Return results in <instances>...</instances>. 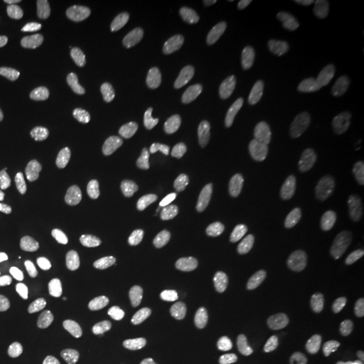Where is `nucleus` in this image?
I'll use <instances>...</instances> for the list:
<instances>
[{
  "mask_svg": "<svg viewBox=\"0 0 364 364\" xmlns=\"http://www.w3.org/2000/svg\"><path fill=\"white\" fill-rule=\"evenodd\" d=\"M75 6V30L82 38L95 37L102 27L100 11L95 0H76Z\"/></svg>",
  "mask_w": 364,
  "mask_h": 364,
  "instance_id": "nucleus-13",
  "label": "nucleus"
},
{
  "mask_svg": "<svg viewBox=\"0 0 364 364\" xmlns=\"http://www.w3.org/2000/svg\"><path fill=\"white\" fill-rule=\"evenodd\" d=\"M287 70V60L281 55H273L248 75L246 88L254 96H260L266 92L272 91L285 77Z\"/></svg>",
  "mask_w": 364,
  "mask_h": 364,
  "instance_id": "nucleus-3",
  "label": "nucleus"
},
{
  "mask_svg": "<svg viewBox=\"0 0 364 364\" xmlns=\"http://www.w3.org/2000/svg\"><path fill=\"white\" fill-rule=\"evenodd\" d=\"M142 313V302L138 296L131 294L122 299L112 318V329L117 336L124 338L138 326Z\"/></svg>",
  "mask_w": 364,
  "mask_h": 364,
  "instance_id": "nucleus-11",
  "label": "nucleus"
},
{
  "mask_svg": "<svg viewBox=\"0 0 364 364\" xmlns=\"http://www.w3.org/2000/svg\"><path fill=\"white\" fill-rule=\"evenodd\" d=\"M178 364H196L195 360H192V359H185V360H182Z\"/></svg>",
  "mask_w": 364,
  "mask_h": 364,
  "instance_id": "nucleus-34",
  "label": "nucleus"
},
{
  "mask_svg": "<svg viewBox=\"0 0 364 364\" xmlns=\"http://www.w3.org/2000/svg\"><path fill=\"white\" fill-rule=\"evenodd\" d=\"M201 182L205 189L209 203L219 205L227 200L230 196V182L224 173V170L216 166L209 165L201 173Z\"/></svg>",
  "mask_w": 364,
  "mask_h": 364,
  "instance_id": "nucleus-17",
  "label": "nucleus"
},
{
  "mask_svg": "<svg viewBox=\"0 0 364 364\" xmlns=\"http://www.w3.org/2000/svg\"><path fill=\"white\" fill-rule=\"evenodd\" d=\"M16 77L13 72H0V95L11 91L15 85Z\"/></svg>",
  "mask_w": 364,
  "mask_h": 364,
  "instance_id": "nucleus-29",
  "label": "nucleus"
},
{
  "mask_svg": "<svg viewBox=\"0 0 364 364\" xmlns=\"http://www.w3.org/2000/svg\"><path fill=\"white\" fill-rule=\"evenodd\" d=\"M134 164L138 171L142 174L144 181L156 189H168L170 186V178L158 168L156 153L149 146H139L134 151Z\"/></svg>",
  "mask_w": 364,
  "mask_h": 364,
  "instance_id": "nucleus-10",
  "label": "nucleus"
},
{
  "mask_svg": "<svg viewBox=\"0 0 364 364\" xmlns=\"http://www.w3.org/2000/svg\"><path fill=\"white\" fill-rule=\"evenodd\" d=\"M277 251L272 245H258L245 251L237 260V267L248 277H260L273 264Z\"/></svg>",
  "mask_w": 364,
  "mask_h": 364,
  "instance_id": "nucleus-12",
  "label": "nucleus"
},
{
  "mask_svg": "<svg viewBox=\"0 0 364 364\" xmlns=\"http://www.w3.org/2000/svg\"><path fill=\"white\" fill-rule=\"evenodd\" d=\"M245 364H267L264 362H260V360H247Z\"/></svg>",
  "mask_w": 364,
  "mask_h": 364,
  "instance_id": "nucleus-35",
  "label": "nucleus"
},
{
  "mask_svg": "<svg viewBox=\"0 0 364 364\" xmlns=\"http://www.w3.org/2000/svg\"><path fill=\"white\" fill-rule=\"evenodd\" d=\"M323 166V147L316 135H304L296 146L293 168L299 177L309 178L316 176Z\"/></svg>",
  "mask_w": 364,
  "mask_h": 364,
  "instance_id": "nucleus-6",
  "label": "nucleus"
},
{
  "mask_svg": "<svg viewBox=\"0 0 364 364\" xmlns=\"http://www.w3.org/2000/svg\"><path fill=\"white\" fill-rule=\"evenodd\" d=\"M14 26L15 30L26 38L38 39L46 33V21L41 14L26 9L14 14Z\"/></svg>",
  "mask_w": 364,
  "mask_h": 364,
  "instance_id": "nucleus-22",
  "label": "nucleus"
},
{
  "mask_svg": "<svg viewBox=\"0 0 364 364\" xmlns=\"http://www.w3.org/2000/svg\"><path fill=\"white\" fill-rule=\"evenodd\" d=\"M348 364H364V348L356 352Z\"/></svg>",
  "mask_w": 364,
  "mask_h": 364,
  "instance_id": "nucleus-31",
  "label": "nucleus"
},
{
  "mask_svg": "<svg viewBox=\"0 0 364 364\" xmlns=\"http://www.w3.org/2000/svg\"><path fill=\"white\" fill-rule=\"evenodd\" d=\"M181 30V19L174 14L146 11L139 14L132 22V31L136 37L149 43H162L173 38Z\"/></svg>",
  "mask_w": 364,
  "mask_h": 364,
  "instance_id": "nucleus-1",
  "label": "nucleus"
},
{
  "mask_svg": "<svg viewBox=\"0 0 364 364\" xmlns=\"http://www.w3.org/2000/svg\"><path fill=\"white\" fill-rule=\"evenodd\" d=\"M84 338V332L73 320H64L55 326L50 338L53 355L60 363L73 360L78 353V346Z\"/></svg>",
  "mask_w": 364,
  "mask_h": 364,
  "instance_id": "nucleus-5",
  "label": "nucleus"
},
{
  "mask_svg": "<svg viewBox=\"0 0 364 364\" xmlns=\"http://www.w3.org/2000/svg\"><path fill=\"white\" fill-rule=\"evenodd\" d=\"M7 3L19 10H26L33 6H38L42 1L41 0H9Z\"/></svg>",
  "mask_w": 364,
  "mask_h": 364,
  "instance_id": "nucleus-30",
  "label": "nucleus"
},
{
  "mask_svg": "<svg viewBox=\"0 0 364 364\" xmlns=\"http://www.w3.org/2000/svg\"><path fill=\"white\" fill-rule=\"evenodd\" d=\"M359 27H360V30H362L364 36V15L360 18V21H359Z\"/></svg>",
  "mask_w": 364,
  "mask_h": 364,
  "instance_id": "nucleus-33",
  "label": "nucleus"
},
{
  "mask_svg": "<svg viewBox=\"0 0 364 364\" xmlns=\"http://www.w3.org/2000/svg\"><path fill=\"white\" fill-rule=\"evenodd\" d=\"M144 119L158 134H166L171 129V114L169 107L156 95H146L141 103Z\"/></svg>",
  "mask_w": 364,
  "mask_h": 364,
  "instance_id": "nucleus-15",
  "label": "nucleus"
},
{
  "mask_svg": "<svg viewBox=\"0 0 364 364\" xmlns=\"http://www.w3.org/2000/svg\"><path fill=\"white\" fill-rule=\"evenodd\" d=\"M343 312L360 317L364 314V287L352 289L343 302Z\"/></svg>",
  "mask_w": 364,
  "mask_h": 364,
  "instance_id": "nucleus-25",
  "label": "nucleus"
},
{
  "mask_svg": "<svg viewBox=\"0 0 364 364\" xmlns=\"http://www.w3.org/2000/svg\"><path fill=\"white\" fill-rule=\"evenodd\" d=\"M97 260L82 252L70 254L61 263V272L73 282L90 281L97 273Z\"/></svg>",
  "mask_w": 364,
  "mask_h": 364,
  "instance_id": "nucleus-16",
  "label": "nucleus"
},
{
  "mask_svg": "<svg viewBox=\"0 0 364 364\" xmlns=\"http://www.w3.org/2000/svg\"><path fill=\"white\" fill-rule=\"evenodd\" d=\"M0 150L18 158L19 161L30 162L39 153V144L22 135L3 134L0 135Z\"/></svg>",
  "mask_w": 364,
  "mask_h": 364,
  "instance_id": "nucleus-21",
  "label": "nucleus"
},
{
  "mask_svg": "<svg viewBox=\"0 0 364 364\" xmlns=\"http://www.w3.org/2000/svg\"><path fill=\"white\" fill-rule=\"evenodd\" d=\"M7 237V228H6V224L3 219L0 218V243H3Z\"/></svg>",
  "mask_w": 364,
  "mask_h": 364,
  "instance_id": "nucleus-32",
  "label": "nucleus"
},
{
  "mask_svg": "<svg viewBox=\"0 0 364 364\" xmlns=\"http://www.w3.org/2000/svg\"><path fill=\"white\" fill-rule=\"evenodd\" d=\"M99 192V182L90 173H80L68 178L60 188V195L70 201H90Z\"/></svg>",
  "mask_w": 364,
  "mask_h": 364,
  "instance_id": "nucleus-14",
  "label": "nucleus"
},
{
  "mask_svg": "<svg viewBox=\"0 0 364 364\" xmlns=\"http://www.w3.org/2000/svg\"><path fill=\"white\" fill-rule=\"evenodd\" d=\"M14 336L0 343V364H22V358L14 347Z\"/></svg>",
  "mask_w": 364,
  "mask_h": 364,
  "instance_id": "nucleus-26",
  "label": "nucleus"
},
{
  "mask_svg": "<svg viewBox=\"0 0 364 364\" xmlns=\"http://www.w3.org/2000/svg\"><path fill=\"white\" fill-rule=\"evenodd\" d=\"M348 173L351 177H360L364 174V139L362 144L359 146V150L356 151L355 156L352 158L350 168H348Z\"/></svg>",
  "mask_w": 364,
  "mask_h": 364,
  "instance_id": "nucleus-27",
  "label": "nucleus"
},
{
  "mask_svg": "<svg viewBox=\"0 0 364 364\" xmlns=\"http://www.w3.org/2000/svg\"><path fill=\"white\" fill-rule=\"evenodd\" d=\"M87 73L80 68H70L53 72L42 80V90L54 97H70L81 91L87 84Z\"/></svg>",
  "mask_w": 364,
  "mask_h": 364,
  "instance_id": "nucleus-7",
  "label": "nucleus"
},
{
  "mask_svg": "<svg viewBox=\"0 0 364 364\" xmlns=\"http://www.w3.org/2000/svg\"><path fill=\"white\" fill-rule=\"evenodd\" d=\"M146 231L156 243L166 247H174L181 240V231L178 225L161 216L150 218L146 223Z\"/></svg>",
  "mask_w": 364,
  "mask_h": 364,
  "instance_id": "nucleus-20",
  "label": "nucleus"
},
{
  "mask_svg": "<svg viewBox=\"0 0 364 364\" xmlns=\"http://www.w3.org/2000/svg\"><path fill=\"white\" fill-rule=\"evenodd\" d=\"M364 92V72L353 69L336 78L326 92V102L331 108H340L358 100Z\"/></svg>",
  "mask_w": 364,
  "mask_h": 364,
  "instance_id": "nucleus-4",
  "label": "nucleus"
},
{
  "mask_svg": "<svg viewBox=\"0 0 364 364\" xmlns=\"http://www.w3.org/2000/svg\"><path fill=\"white\" fill-rule=\"evenodd\" d=\"M30 364H50L46 347L39 344L30 352Z\"/></svg>",
  "mask_w": 364,
  "mask_h": 364,
  "instance_id": "nucleus-28",
  "label": "nucleus"
},
{
  "mask_svg": "<svg viewBox=\"0 0 364 364\" xmlns=\"http://www.w3.org/2000/svg\"><path fill=\"white\" fill-rule=\"evenodd\" d=\"M299 305L297 299L293 296H287L282 306L281 313L274 320V332L284 338H299V328L297 318H299Z\"/></svg>",
  "mask_w": 364,
  "mask_h": 364,
  "instance_id": "nucleus-18",
  "label": "nucleus"
},
{
  "mask_svg": "<svg viewBox=\"0 0 364 364\" xmlns=\"http://www.w3.org/2000/svg\"><path fill=\"white\" fill-rule=\"evenodd\" d=\"M362 243L363 239L358 230H348L338 235L333 243L329 246L328 251L331 264L338 269L350 266L358 258L362 250Z\"/></svg>",
  "mask_w": 364,
  "mask_h": 364,
  "instance_id": "nucleus-8",
  "label": "nucleus"
},
{
  "mask_svg": "<svg viewBox=\"0 0 364 364\" xmlns=\"http://www.w3.org/2000/svg\"><path fill=\"white\" fill-rule=\"evenodd\" d=\"M324 304L328 309L336 311L338 306V294L333 290L324 289V287H305L299 296V305L301 306H311L314 302Z\"/></svg>",
  "mask_w": 364,
  "mask_h": 364,
  "instance_id": "nucleus-23",
  "label": "nucleus"
},
{
  "mask_svg": "<svg viewBox=\"0 0 364 364\" xmlns=\"http://www.w3.org/2000/svg\"><path fill=\"white\" fill-rule=\"evenodd\" d=\"M258 27L247 25L239 27L225 41L221 49V61L224 64L235 63L247 54L258 41Z\"/></svg>",
  "mask_w": 364,
  "mask_h": 364,
  "instance_id": "nucleus-9",
  "label": "nucleus"
},
{
  "mask_svg": "<svg viewBox=\"0 0 364 364\" xmlns=\"http://www.w3.org/2000/svg\"><path fill=\"white\" fill-rule=\"evenodd\" d=\"M82 49L75 45L54 46L50 52L43 57L45 64H70L82 57Z\"/></svg>",
  "mask_w": 364,
  "mask_h": 364,
  "instance_id": "nucleus-24",
  "label": "nucleus"
},
{
  "mask_svg": "<svg viewBox=\"0 0 364 364\" xmlns=\"http://www.w3.org/2000/svg\"><path fill=\"white\" fill-rule=\"evenodd\" d=\"M246 287V279L236 273L218 274L205 291V305L209 311L216 312L225 308Z\"/></svg>",
  "mask_w": 364,
  "mask_h": 364,
  "instance_id": "nucleus-2",
  "label": "nucleus"
},
{
  "mask_svg": "<svg viewBox=\"0 0 364 364\" xmlns=\"http://www.w3.org/2000/svg\"><path fill=\"white\" fill-rule=\"evenodd\" d=\"M304 224H305V216L299 215L291 221L287 231V248H289V252L296 259L305 258L317 245L316 236L308 237L304 234Z\"/></svg>",
  "mask_w": 364,
  "mask_h": 364,
  "instance_id": "nucleus-19",
  "label": "nucleus"
}]
</instances>
